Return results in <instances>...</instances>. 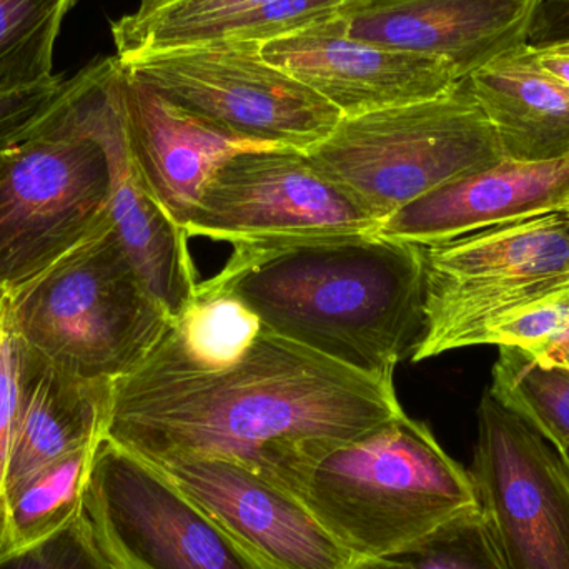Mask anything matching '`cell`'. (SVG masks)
I'll list each match as a JSON object with an SVG mask.
<instances>
[{
  "mask_svg": "<svg viewBox=\"0 0 569 569\" xmlns=\"http://www.w3.org/2000/svg\"><path fill=\"white\" fill-rule=\"evenodd\" d=\"M355 561L393 557L483 518L470 471L407 413L279 481Z\"/></svg>",
  "mask_w": 569,
  "mask_h": 569,
  "instance_id": "3957f363",
  "label": "cell"
},
{
  "mask_svg": "<svg viewBox=\"0 0 569 569\" xmlns=\"http://www.w3.org/2000/svg\"><path fill=\"white\" fill-rule=\"evenodd\" d=\"M207 283L273 333L373 377H393L423 335L421 247L377 232L233 243Z\"/></svg>",
  "mask_w": 569,
  "mask_h": 569,
  "instance_id": "7a4b0ae2",
  "label": "cell"
},
{
  "mask_svg": "<svg viewBox=\"0 0 569 569\" xmlns=\"http://www.w3.org/2000/svg\"><path fill=\"white\" fill-rule=\"evenodd\" d=\"M123 116L133 159L160 206L186 230L213 173L232 157L282 149L233 136L140 82L122 66Z\"/></svg>",
  "mask_w": 569,
  "mask_h": 569,
  "instance_id": "2e32d148",
  "label": "cell"
},
{
  "mask_svg": "<svg viewBox=\"0 0 569 569\" xmlns=\"http://www.w3.org/2000/svg\"><path fill=\"white\" fill-rule=\"evenodd\" d=\"M538 0H351L347 32L377 46L440 57L461 80L527 43Z\"/></svg>",
  "mask_w": 569,
  "mask_h": 569,
  "instance_id": "9a60e30c",
  "label": "cell"
},
{
  "mask_svg": "<svg viewBox=\"0 0 569 569\" xmlns=\"http://www.w3.org/2000/svg\"><path fill=\"white\" fill-rule=\"evenodd\" d=\"M267 0H139L133 12L112 22L116 57L126 63L150 53L199 46L237 13Z\"/></svg>",
  "mask_w": 569,
  "mask_h": 569,
  "instance_id": "44dd1931",
  "label": "cell"
},
{
  "mask_svg": "<svg viewBox=\"0 0 569 569\" xmlns=\"http://www.w3.org/2000/svg\"><path fill=\"white\" fill-rule=\"evenodd\" d=\"M79 0H0V93L56 82L53 50Z\"/></svg>",
  "mask_w": 569,
  "mask_h": 569,
  "instance_id": "603a6c76",
  "label": "cell"
},
{
  "mask_svg": "<svg viewBox=\"0 0 569 569\" xmlns=\"http://www.w3.org/2000/svg\"><path fill=\"white\" fill-rule=\"evenodd\" d=\"M93 129L109 166V212L137 272L170 320H177L197 288L189 236L177 226L147 186L127 136L122 63L100 57L92 109Z\"/></svg>",
  "mask_w": 569,
  "mask_h": 569,
  "instance_id": "5bb4252c",
  "label": "cell"
},
{
  "mask_svg": "<svg viewBox=\"0 0 569 569\" xmlns=\"http://www.w3.org/2000/svg\"><path fill=\"white\" fill-rule=\"evenodd\" d=\"M565 210H567V212H569V202H568L567 209H565Z\"/></svg>",
  "mask_w": 569,
  "mask_h": 569,
  "instance_id": "d590c367",
  "label": "cell"
},
{
  "mask_svg": "<svg viewBox=\"0 0 569 569\" xmlns=\"http://www.w3.org/2000/svg\"><path fill=\"white\" fill-rule=\"evenodd\" d=\"M307 156L378 223L431 190L505 160L465 82L437 99L341 117Z\"/></svg>",
  "mask_w": 569,
  "mask_h": 569,
  "instance_id": "8992f818",
  "label": "cell"
},
{
  "mask_svg": "<svg viewBox=\"0 0 569 569\" xmlns=\"http://www.w3.org/2000/svg\"><path fill=\"white\" fill-rule=\"evenodd\" d=\"M561 455V460H563L565 468H567L568 477H569V447L563 448V450L558 451Z\"/></svg>",
  "mask_w": 569,
  "mask_h": 569,
  "instance_id": "d6a6232c",
  "label": "cell"
},
{
  "mask_svg": "<svg viewBox=\"0 0 569 569\" xmlns=\"http://www.w3.org/2000/svg\"><path fill=\"white\" fill-rule=\"evenodd\" d=\"M63 77L47 86L0 93V137L16 136L37 122L62 89Z\"/></svg>",
  "mask_w": 569,
  "mask_h": 569,
  "instance_id": "f1b7e54d",
  "label": "cell"
},
{
  "mask_svg": "<svg viewBox=\"0 0 569 569\" xmlns=\"http://www.w3.org/2000/svg\"><path fill=\"white\" fill-rule=\"evenodd\" d=\"M468 468L507 569H569V477L557 448L490 390Z\"/></svg>",
  "mask_w": 569,
  "mask_h": 569,
  "instance_id": "30bf717a",
  "label": "cell"
},
{
  "mask_svg": "<svg viewBox=\"0 0 569 569\" xmlns=\"http://www.w3.org/2000/svg\"><path fill=\"white\" fill-rule=\"evenodd\" d=\"M3 561V531L0 528V563Z\"/></svg>",
  "mask_w": 569,
  "mask_h": 569,
  "instance_id": "836d02e7",
  "label": "cell"
},
{
  "mask_svg": "<svg viewBox=\"0 0 569 569\" xmlns=\"http://www.w3.org/2000/svg\"><path fill=\"white\" fill-rule=\"evenodd\" d=\"M147 463L269 568L351 569L357 563L290 491L236 461L169 458Z\"/></svg>",
  "mask_w": 569,
  "mask_h": 569,
  "instance_id": "4fadbf2b",
  "label": "cell"
},
{
  "mask_svg": "<svg viewBox=\"0 0 569 569\" xmlns=\"http://www.w3.org/2000/svg\"><path fill=\"white\" fill-rule=\"evenodd\" d=\"M262 43L213 40L122 63L140 82L187 112L242 139L310 150L341 113L263 60Z\"/></svg>",
  "mask_w": 569,
  "mask_h": 569,
  "instance_id": "9c48e42d",
  "label": "cell"
},
{
  "mask_svg": "<svg viewBox=\"0 0 569 569\" xmlns=\"http://www.w3.org/2000/svg\"><path fill=\"white\" fill-rule=\"evenodd\" d=\"M498 348L488 390L558 451L569 447V371L545 370L517 348Z\"/></svg>",
  "mask_w": 569,
  "mask_h": 569,
  "instance_id": "cb8c5ba5",
  "label": "cell"
},
{
  "mask_svg": "<svg viewBox=\"0 0 569 569\" xmlns=\"http://www.w3.org/2000/svg\"><path fill=\"white\" fill-rule=\"evenodd\" d=\"M29 129L23 130V132L16 133V136L9 137H0V170H2L3 163H6L7 157L12 153L13 147L20 142V139L26 137V133L29 132Z\"/></svg>",
  "mask_w": 569,
  "mask_h": 569,
  "instance_id": "4dcf8cb0",
  "label": "cell"
},
{
  "mask_svg": "<svg viewBox=\"0 0 569 569\" xmlns=\"http://www.w3.org/2000/svg\"><path fill=\"white\" fill-rule=\"evenodd\" d=\"M97 445L33 478L7 505L3 561L46 543L79 520Z\"/></svg>",
  "mask_w": 569,
  "mask_h": 569,
  "instance_id": "7402d4cb",
  "label": "cell"
},
{
  "mask_svg": "<svg viewBox=\"0 0 569 569\" xmlns=\"http://www.w3.org/2000/svg\"><path fill=\"white\" fill-rule=\"evenodd\" d=\"M421 253L425 327L413 363L480 347L498 320L569 287V212L488 227Z\"/></svg>",
  "mask_w": 569,
  "mask_h": 569,
  "instance_id": "52a82bcc",
  "label": "cell"
},
{
  "mask_svg": "<svg viewBox=\"0 0 569 569\" xmlns=\"http://www.w3.org/2000/svg\"><path fill=\"white\" fill-rule=\"evenodd\" d=\"M393 377H373L263 327L240 360L203 370L162 338L107 388L103 437L146 461L222 458L284 475L403 415Z\"/></svg>",
  "mask_w": 569,
  "mask_h": 569,
  "instance_id": "6da1fadb",
  "label": "cell"
},
{
  "mask_svg": "<svg viewBox=\"0 0 569 569\" xmlns=\"http://www.w3.org/2000/svg\"><path fill=\"white\" fill-rule=\"evenodd\" d=\"M27 348L17 337L9 313L0 320V528L6 538V485L10 448L26 381Z\"/></svg>",
  "mask_w": 569,
  "mask_h": 569,
  "instance_id": "4316f807",
  "label": "cell"
},
{
  "mask_svg": "<svg viewBox=\"0 0 569 569\" xmlns=\"http://www.w3.org/2000/svg\"><path fill=\"white\" fill-rule=\"evenodd\" d=\"M107 387L83 383L27 350L26 381L7 470V505L49 468L99 443Z\"/></svg>",
  "mask_w": 569,
  "mask_h": 569,
  "instance_id": "d6986e66",
  "label": "cell"
},
{
  "mask_svg": "<svg viewBox=\"0 0 569 569\" xmlns=\"http://www.w3.org/2000/svg\"><path fill=\"white\" fill-rule=\"evenodd\" d=\"M7 291L0 288V320H2L3 311H6Z\"/></svg>",
  "mask_w": 569,
  "mask_h": 569,
  "instance_id": "1f68e13d",
  "label": "cell"
},
{
  "mask_svg": "<svg viewBox=\"0 0 569 569\" xmlns=\"http://www.w3.org/2000/svg\"><path fill=\"white\" fill-rule=\"evenodd\" d=\"M7 313L30 353L97 387L140 363L172 321L137 272L110 217L9 291Z\"/></svg>",
  "mask_w": 569,
  "mask_h": 569,
  "instance_id": "277c9868",
  "label": "cell"
},
{
  "mask_svg": "<svg viewBox=\"0 0 569 569\" xmlns=\"http://www.w3.org/2000/svg\"><path fill=\"white\" fill-rule=\"evenodd\" d=\"M260 53L341 117L437 99L463 82L440 57L355 39L340 13L276 37L262 43Z\"/></svg>",
  "mask_w": 569,
  "mask_h": 569,
  "instance_id": "7c38bea8",
  "label": "cell"
},
{
  "mask_svg": "<svg viewBox=\"0 0 569 569\" xmlns=\"http://www.w3.org/2000/svg\"><path fill=\"white\" fill-rule=\"evenodd\" d=\"M531 47V46H530ZM538 63L551 76L569 87V50L560 46L533 47Z\"/></svg>",
  "mask_w": 569,
  "mask_h": 569,
  "instance_id": "f546056e",
  "label": "cell"
},
{
  "mask_svg": "<svg viewBox=\"0 0 569 569\" xmlns=\"http://www.w3.org/2000/svg\"><path fill=\"white\" fill-rule=\"evenodd\" d=\"M100 57L63 80L0 170V288L52 266L110 217L109 166L93 129Z\"/></svg>",
  "mask_w": 569,
  "mask_h": 569,
  "instance_id": "5b68a950",
  "label": "cell"
},
{
  "mask_svg": "<svg viewBox=\"0 0 569 569\" xmlns=\"http://www.w3.org/2000/svg\"><path fill=\"white\" fill-rule=\"evenodd\" d=\"M568 202L569 157L538 163L505 159L401 207L378 226L377 233L425 247L500 223L560 212Z\"/></svg>",
  "mask_w": 569,
  "mask_h": 569,
  "instance_id": "e0dca14e",
  "label": "cell"
},
{
  "mask_svg": "<svg viewBox=\"0 0 569 569\" xmlns=\"http://www.w3.org/2000/svg\"><path fill=\"white\" fill-rule=\"evenodd\" d=\"M463 82L493 126L505 159L538 163L569 157V87L538 63L533 47L501 53Z\"/></svg>",
  "mask_w": 569,
  "mask_h": 569,
  "instance_id": "ac0fdd59",
  "label": "cell"
},
{
  "mask_svg": "<svg viewBox=\"0 0 569 569\" xmlns=\"http://www.w3.org/2000/svg\"><path fill=\"white\" fill-rule=\"evenodd\" d=\"M351 569H507L485 517L393 557L361 560Z\"/></svg>",
  "mask_w": 569,
  "mask_h": 569,
  "instance_id": "484cf974",
  "label": "cell"
},
{
  "mask_svg": "<svg viewBox=\"0 0 569 569\" xmlns=\"http://www.w3.org/2000/svg\"><path fill=\"white\" fill-rule=\"evenodd\" d=\"M260 318L236 295L197 283L196 293L162 341L183 360L203 370H220L240 360L262 333Z\"/></svg>",
  "mask_w": 569,
  "mask_h": 569,
  "instance_id": "ffe728a7",
  "label": "cell"
},
{
  "mask_svg": "<svg viewBox=\"0 0 569 569\" xmlns=\"http://www.w3.org/2000/svg\"><path fill=\"white\" fill-rule=\"evenodd\" d=\"M551 47H553V46H551ZM560 47H563V49H568L569 50V42L560 43Z\"/></svg>",
  "mask_w": 569,
  "mask_h": 569,
  "instance_id": "e575fe53",
  "label": "cell"
},
{
  "mask_svg": "<svg viewBox=\"0 0 569 569\" xmlns=\"http://www.w3.org/2000/svg\"><path fill=\"white\" fill-rule=\"evenodd\" d=\"M0 569H109L80 520L46 543L0 563Z\"/></svg>",
  "mask_w": 569,
  "mask_h": 569,
  "instance_id": "83f0119b",
  "label": "cell"
},
{
  "mask_svg": "<svg viewBox=\"0 0 569 569\" xmlns=\"http://www.w3.org/2000/svg\"><path fill=\"white\" fill-rule=\"evenodd\" d=\"M79 520L109 569H272L166 475L106 437Z\"/></svg>",
  "mask_w": 569,
  "mask_h": 569,
  "instance_id": "ba28073f",
  "label": "cell"
},
{
  "mask_svg": "<svg viewBox=\"0 0 569 569\" xmlns=\"http://www.w3.org/2000/svg\"><path fill=\"white\" fill-rule=\"evenodd\" d=\"M380 223L303 150L266 149L227 160L207 183L187 236L242 243L377 232Z\"/></svg>",
  "mask_w": 569,
  "mask_h": 569,
  "instance_id": "8fae6325",
  "label": "cell"
},
{
  "mask_svg": "<svg viewBox=\"0 0 569 569\" xmlns=\"http://www.w3.org/2000/svg\"><path fill=\"white\" fill-rule=\"evenodd\" d=\"M485 345L517 348L545 370L569 371V287L498 320Z\"/></svg>",
  "mask_w": 569,
  "mask_h": 569,
  "instance_id": "d4e9b609",
  "label": "cell"
}]
</instances>
